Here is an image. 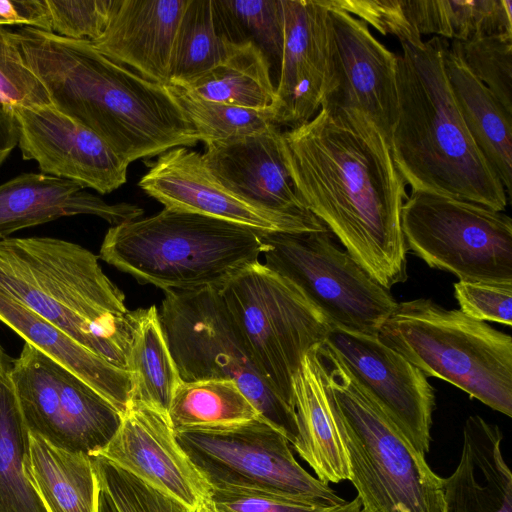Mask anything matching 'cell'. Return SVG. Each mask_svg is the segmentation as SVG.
<instances>
[{
	"label": "cell",
	"instance_id": "6da1fadb",
	"mask_svg": "<svg viewBox=\"0 0 512 512\" xmlns=\"http://www.w3.org/2000/svg\"><path fill=\"white\" fill-rule=\"evenodd\" d=\"M282 150L305 208L382 287L404 283L407 184L374 122L358 110L324 104L308 122L282 132Z\"/></svg>",
	"mask_w": 512,
	"mask_h": 512
},
{
	"label": "cell",
	"instance_id": "7a4b0ae2",
	"mask_svg": "<svg viewBox=\"0 0 512 512\" xmlns=\"http://www.w3.org/2000/svg\"><path fill=\"white\" fill-rule=\"evenodd\" d=\"M26 67L51 104L97 134L128 165L201 141L166 85L142 78L91 42L13 29Z\"/></svg>",
	"mask_w": 512,
	"mask_h": 512
},
{
	"label": "cell",
	"instance_id": "3957f363",
	"mask_svg": "<svg viewBox=\"0 0 512 512\" xmlns=\"http://www.w3.org/2000/svg\"><path fill=\"white\" fill-rule=\"evenodd\" d=\"M447 39L401 43L397 54L398 112L389 144L411 191H423L504 212L508 196L472 139L444 66Z\"/></svg>",
	"mask_w": 512,
	"mask_h": 512
},
{
	"label": "cell",
	"instance_id": "277c9868",
	"mask_svg": "<svg viewBox=\"0 0 512 512\" xmlns=\"http://www.w3.org/2000/svg\"><path fill=\"white\" fill-rule=\"evenodd\" d=\"M0 292L127 371L143 309L127 308L90 250L54 237L0 240Z\"/></svg>",
	"mask_w": 512,
	"mask_h": 512
},
{
	"label": "cell",
	"instance_id": "5b68a950",
	"mask_svg": "<svg viewBox=\"0 0 512 512\" xmlns=\"http://www.w3.org/2000/svg\"><path fill=\"white\" fill-rule=\"evenodd\" d=\"M262 233L225 220L164 208L111 226L99 257L166 292L221 288L260 261Z\"/></svg>",
	"mask_w": 512,
	"mask_h": 512
},
{
	"label": "cell",
	"instance_id": "8992f818",
	"mask_svg": "<svg viewBox=\"0 0 512 512\" xmlns=\"http://www.w3.org/2000/svg\"><path fill=\"white\" fill-rule=\"evenodd\" d=\"M349 481L365 512H443V478L359 385L338 357L318 346Z\"/></svg>",
	"mask_w": 512,
	"mask_h": 512
},
{
	"label": "cell",
	"instance_id": "52a82bcc",
	"mask_svg": "<svg viewBox=\"0 0 512 512\" xmlns=\"http://www.w3.org/2000/svg\"><path fill=\"white\" fill-rule=\"evenodd\" d=\"M379 339L426 377L451 383L512 416V338L459 309L428 298L396 304Z\"/></svg>",
	"mask_w": 512,
	"mask_h": 512
},
{
	"label": "cell",
	"instance_id": "ba28073f",
	"mask_svg": "<svg viewBox=\"0 0 512 512\" xmlns=\"http://www.w3.org/2000/svg\"><path fill=\"white\" fill-rule=\"evenodd\" d=\"M158 314L181 381H234L261 417L295 443V409L258 369L219 288L166 292Z\"/></svg>",
	"mask_w": 512,
	"mask_h": 512
},
{
	"label": "cell",
	"instance_id": "9c48e42d",
	"mask_svg": "<svg viewBox=\"0 0 512 512\" xmlns=\"http://www.w3.org/2000/svg\"><path fill=\"white\" fill-rule=\"evenodd\" d=\"M219 291L258 369L294 408L293 377L334 325L294 283L261 261Z\"/></svg>",
	"mask_w": 512,
	"mask_h": 512
},
{
	"label": "cell",
	"instance_id": "30bf717a",
	"mask_svg": "<svg viewBox=\"0 0 512 512\" xmlns=\"http://www.w3.org/2000/svg\"><path fill=\"white\" fill-rule=\"evenodd\" d=\"M175 435L211 488L259 491L324 509L347 502L307 472L285 436L262 418Z\"/></svg>",
	"mask_w": 512,
	"mask_h": 512
},
{
	"label": "cell",
	"instance_id": "8fae6325",
	"mask_svg": "<svg viewBox=\"0 0 512 512\" xmlns=\"http://www.w3.org/2000/svg\"><path fill=\"white\" fill-rule=\"evenodd\" d=\"M407 251L459 281L512 283V221L504 212L411 191L401 211Z\"/></svg>",
	"mask_w": 512,
	"mask_h": 512
},
{
	"label": "cell",
	"instance_id": "7c38bea8",
	"mask_svg": "<svg viewBox=\"0 0 512 512\" xmlns=\"http://www.w3.org/2000/svg\"><path fill=\"white\" fill-rule=\"evenodd\" d=\"M264 264L294 283L336 327L377 336L397 302L332 233H262Z\"/></svg>",
	"mask_w": 512,
	"mask_h": 512
},
{
	"label": "cell",
	"instance_id": "4fadbf2b",
	"mask_svg": "<svg viewBox=\"0 0 512 512\" xmlns=\"http://www.w3.org/2000/svg\"><path fill=\"white\" fill-rule=\"evenodd\" d=\"M10 378L28 431L58 447L94 456L121 424L105 398L27 342Z\"/></svg>",
	"mask_w": 512,
	"mask_h": 512
},
{
	"label": "cell",
	"instance_id": "5bb4252c",
	"mask_svg": "<svg viewBox=\"0 0 512 512\" xmlns=\"http://www.w3.org/2000/svg\"><path fill=\"white\" fill-rule=\"evenodd\" d=\"M324 344L425 457L430 449L435 394L423 372L378 335L333 326Z\"/></svg>",
	"mask_w": 512,
	"mask_h": 512
},
{
	"label": "cell",
	"instance_id": "9a60e30c",
	"mask_svg": "<svg viewBox=\"0 0 512 512\" xmlns=\"http://www.w3.org/2000/svg\"><path fill=\"white\" fill-rule=\"evenodd\" d=\"M284 44L270 110L273 123L296 128L312 119L336 87L333 29L321 0H281Z\"/></svg>",
	"mask_w": 512,
	"mask_h": 512
},
{
	"label": "cell",
	"instance_id": "2e32d148",
	"mask_svg": "<svg viewBox=\"0 0 512 512\" xmlns=\"http://www.w3.org/2000/svg\"><path fill=\"white\" fill-rule=\"evenodd\" d=\"M138 185L164 208L201 214L263 233H305L327 230L320 220L279 214L236 195L207 168L202 154L175 147L155 161Z\"/></svg>",
	"mask_w": 512,
	"mask_h": 512
},
{
	"label": "cell",
	"instance_id": "e0dca14e",
	"mask_svg": "<svg viewBox=\"0 0 512 512\" xmlns=\"http://www.w3.org/2000/svg\"><path fill=\"white\" fill-rule=\"evenodd\" d=\"M18 147L41 173L109 194L127 181L128 164L97 134L53 105L12 107Z\"/></svg>",
	"mask_w": 512,
	"mask_h": 512
},
{
	"label": "cell",
	"instance_id": "ac0fdd59",
	"mask_svg": "<svg viewBox=\"0 0 512 512\" xmlns=\"http://www.w3.org/2000/svg\"><path fill=\"white\" fill-rule=\"evenodd\" d=\"M102 457L182 503L189 510L211 497V486L176 439L168 416L130 401Z\"/></svg>",
	"mask_w": 512,
	"mask_h": 512
},
{
	"label": "cell",
	"instance_id": "d6986e66",
	"mask_svg": "<svg viewBox=\"0 0 512 512\" xmlns=\"http://www.w3.org/2000/svg\"><path fill=\"white\" fill-rule=\"evenodd\" d=\"M326 8L333 29L336 87L322 105L362 112L389 142L398 112L397 54L378 41L364 21Z\"/></svg>",
	"mask_w": 512,
	"mask_h": 512
},
{
	"label": "cell",
	"instance_id": "ffe728a7",
	"mask_svg": "<svg viewBox=\"0 0 512 512\" xmlns=\"http://www.w3.org/2000/svg\"><path fill=\"white\" fill-rule=\"evenodd\" d=\"M203 160L230 191L266 210L319 220L296 194L282 150V131L265 132L205 143Z\"/></svg>",
	"mask_w": 512,
	"mask_h": 512
},
{
	"label": "cell",
	"instance_id": "44dd1931",
	"mask_svg": "<svg viewBox=\"0 0 512 512\" xmlns=\"http://www.w3.org/2000/svg\"><path fill=\"white\" fill-rule=\"evenodd\" d=\"M188 0H114L104 33L92 44L142 78L168 85L177 28Z\"/></svg>",
	"mask_w": 512,
	"mask_h": 512
},
{
	"label": "cell",
	"instance_id": "7402d4cb",
	"mask_svg": "<svg viewBox=\"0 0 512 512\" xmlns=\"http://www.w3.org/2000/svg\"><path fill=\"white\" fill-rule=\"evenodd\" d=\"M143 209L109 204L81 185L43 173H22L0 184V240L62 217L92 215L112 226L138 219Z\"/></svg>",
	"mask_w": 512,
	"mask_h": 512
},
{
	"label": "cell",
	"instance_id": "603a6c76",
	"mask_svg": "<svg viewBox=\"0 0 512 512\" xmlns=\"http://www.w3.org/2000/svg\"><path fill=\"white\" fill-rule=\"evenodd\" d=\"M502 440L498 425L479 415L466 419L460 460L443 478V512H512V473Z\"/></svg>",
	"mask_w": 512,
	"mask_h": 512
},
{
	"label": "cell",
	"instance_id": "cb8c5ba5",
	"mask_svg": "<svg viewBox=\"0 0 512 512\" xmlns=\"http://www.w3.org/2000/svg\"><path fill=\"white\" fill-rule=\"evenodd\" d=\"M319 345L304 356L293 377L298 436L292 446L317 479L339 483L349 479V467L335 425Z\"/></svg>",
	"mask_w": 512,
	"mask_h": 512
},
{
	"label": "cell",
	"instance_id": "d4e9b609",
	"mask_svg": "<svg viewBox=\"0 0 512 512\" xmlns=\"http://www.w3.org/2000/svg\"><path fill=\"white\" fill-rule=\"evenodd\" d=\"M0 322L84 381L123 414L130 402L128 371L93 353L20 302L0 292Z\"/></svg>",
	"mask_w": 512,
	"mask_h": 512
},
{
	"label": "cell",
	"instance_id": "484cf974",
	"mask_svg": "<svg viewBox=\"0 0 512 512\" xmlns=\"http://www.w3.org/2000/svg\"><path fill=\"white\" fill-rule=\"evenodd\" d=\"M446 76L460 115L478 149L502 182L512 185V114L454 55L444 52Z\"/></svg>",
	"mask_w": 512,
	"mask_h": 512
},
{
	"label": "cell",
	"instance_id": "4316f807",
	"mask_svg": "<svg viewBox=\"0 0 512 512\" xmlns=\"http://www.w3.org/2000/svg\"><path fill=\"white\" fill-rule=\"evenodd\" d=\"M25 468L47 512H98L101 486L90 455L28 431Z\"/></svg>",
	"mask_w": 512,
	"mask_h": 512
},
{
	"label": "cell",
	"instance_id": "83f0119b",
	"mask_svg": "<svg viewBox=\"0 0 512 512\" xmlns=\"http://www.w3.org/2000/svg\"><path fill=\"white\" fill-rule=\"evenodd\" d=\"M178 86L209 101L258 111L270 112L275 100L271 66L251 41L234 43L221 63Z\"/></svg>",
	"mask_w": 512,
	"mask_h": 512
},
{
	"label": "cell",
	"instance_id": "f1b7e54d",
	"mask_svg": "<svg viewBox=\"0 0 512 512\" xmlns=\"http://www.w3.org/2000/svg\"><path fill=\"white\" fill-rule=\"evenodd\" d=\"M11 362L0 358V512H47L25 468L28 429L10 378Z\"/></svg>",
	"mask_w": 512,
	"mask_h": 512
},
{
	"label": "cell",
	"instance_id": "f546056e",
	"mask_svg": "<svg viewBox=\"0 0 512 512\" xmlns=\"http://www.w3.org/2000/svg\"><path fill=\"white\" fill-rule=\"evenodd\" d=\"M412 25L422 35L471 41L512 35L511 0H408Z\"/></svg>",
	"mask_w": 512,
	"mask_h": 512
},
{
	"label": "cell",
	"instance_id": "4dcf8cb0",
	"mask_svg": "<svg viewBox=\"0 0 512 512\" xmlns=\"http://www.w3.org/2000/svg\"><path fill=\"white\" fill-rule=\"evenodd\" d=\"M130 401L140 402L168 416L181 379L163 332L158 308L143 309L129 352Z\"/></svg>",
	"mask_w": 512,
	"mask_h": 512
},
{
	"label": "cell",
	"instance_id": "1f68e13d",
	"mask_svg": "<svg viewBox=\"0 0 512 512\" xmlns=\"http://www.w3.org/2000/svg\"><path fill=\"white\" fill-rule=\"evenodd\" d=\"M259 418L260 413L238 385L225 379L181 381L168 410L174 432L222 428Z\"/></svg>",
	"mask_w": 512,
	"mask_h": 512
},
{
	"label": "cell",
	"instance_id": "d6a6232c",
	"mask_svg": "<svg viewBox=\"0 0 512 512\" xmlns=\"http://www.w3.org/2000/svg\"><path fill=\"white\" fill-rule=\"evenodd\" d=\"M234 43L224 32L215 0H188L175 36L169 84L181 85L212 69Z\"/></svg>",
	"mask_w": 512,
	"mask_h": 512
},
{
	"label": "cell",
	"instance_id": "836d02e7",
	"mask_svg": "<svg viewBox=\"0 0 512 512\" xmlns=\"http://www.w3.org/2000/svg\"><path fill=\"white\" fill-rule=\"evenodd\" d=\"M224 32L235 43L251 41L280 68L284 44L281 0H215Z\"/></svg>",
	"mask_w": 512,
	"mask_h": 512
},
{
	"label": "cell",
	"instance_id": "e575fe53",
	"mask_svg": "<svg viewBox=\"0 0 512 512\" xmlns=\"http://www.w3.org/2000/svg\"><path fill=\"white\" fill-rule=\"evenodd\" d=\"M205 143L265 132L275 124L269 111L203 99L181 86L166 85Z\"/></svg>",
	"mask_w": 512,
	"mask_h": 512
},
{
	"label": "cell",
	"instance_id": "d590c367",
	"mask_svg": "<svg viewBox=\"0 0 512 512\" xmlns=\"http://www.w3.org/2000/svg\"><path fill=\"white\" fill-rule=\"evenodd\" d=\"M449 49L512 114V35L452 41Z\"/></svg>",
	"mask_w": 512,
	"mask_h": 512
},
{
	"label": "cell",
	"instance_id": "8d00e7d4",
	"mask_svg": "<svg viewBox=\"0 0 512 512\" xmlns=\"http://www.w3.org/2000/svg\"><path fill=\"white\" fill-rule=\"evenodd\" d=\"M92 457V456H91ZM101 488L117 512H189L174 498L102 457H92Z\"/></svg>",
	"mask_w": 512,
	"mask_h": 512
},
{
	"label": "cell",
	"instance_id": "74e56055",
	"mask_svg": "<svg viewBox=\"0 0 512 512\" xmlns=\"http://www.w3.org/2000/svg\"><path fill=\"white\" fill-rule=\"evenodd\" d=\"M0 105L11 108H36L52 105L41 81L26 67L13 29L1 25Z\"/></svg>",
	"mask_w": 512,
	"mask_h": 512
},
{
	"label": "cell",
	"instance_id": "f35d334b",
	"mask_svg": "<svg viewBox=\"0 0 512 512\" xmlns=\"http://www.w3.org/2000/svg\"><path fill=\"white\" fill-rule=\"evenodd\" d=\"M114 0H46L51 33L93 42L105 31Z\"/></svg>",
	"mask_w": 512,
	"mask_h": 512
},
{
	"label": "cell",
	"instance_id": "ab89813d",
	"mask_svg": "<svg viewBox=\"0 0 512 512\" xmlns=\"http://www.w3.org/2000/svg\"><path fill=\"white\" fill-rule=\"evenodd\" d=\"M454 295L459 310L467 316L512 325V283L458 280Z\"/></svg>",
	"mask_w": 512,
	"mask_h": 512
},
{
	"label": "cell",
	"instance_id": "60d3db41",
	"mask_svg": "<svg viewBox=\"0 0 512 512\" xmlns=\"http://www.w3.org/2000/svg\"><path fill=\"white\" fill-rule=\"evenodd\" d=\"M210 498L220 512H322L327 510L278 495L251 490L212 488Z\"/></svg>",
	"mask_w": 512,
	"mask_h": 512
},
{
	"label": "cell",
	"instance_id": "b9f144b4",
	"mask_svg": "<svg viewBox=\"0 0 512 512\" xmlns=\"http://www.w3.org/2000/svg\"><path fill=\"white\" fill-rule=\"evenodd\" d=\"M18 146V127L11 107L0 105V167Z\"/></svg>",
	"mask_w": 512,
	"mask_h": 512
},
{
	"label": "cell",
	"instance_id": "7bdbcfd3",
	"mask_svg": "<svg viewBox=\"0 0 512 512\" xmlns=\"http://www.w3.org/2000/svg\"><path fill=\"white\" fill-rule=\"evenodd\" d=\"M322 512H362V505L358 497L347 501L344 505L327 509Z\"/></svg>",
	"mask_w": 512,
	"mask_h": 512
},
{
	"label": "cell",
	"instance_id": "ee69618b",
	"mask_svg": "<svg viewBox=\"0 0 512 512\" xmlns=\"http://www.w3.org/2000/svg\"><path fill=\"white\" fill-rule=\"evenodd\" d=\"M98 512H117L109 496L102 488L99 495Z\"/></svg>",
	"mask_w": 512,
	"mask_h": 512
},
{
	"label": "cell",
	"instance_id": "f6af8a7d",
	"mask_svg": "<svg viewBox=\"0 0 512 512\" xmlns=\"http://www.w3.org/2000/svg\"><path fill=\"white\" fill-rule=\"evenodd\" d=\"M189 512H220L215 504L212 502L211 498L208 500H204L199 503L195 508L189 510Z\"/></svg>",
	"mask_w": 512,
	"mask_h": 512
},
{
	"label": "cell",
	"instance_id": "bcb514c9",
	"mask_svg": "<svg viewBox=\"0 0 512 512\" xmlns=\"http://www.w3.org/2000/svg\"><path fill=\"white\" fill-rule=\"evenodd\" d=\"M0 25L1 26H9L8 23L6 21H4L1 17H0Z\"/></svg>",
	"mask_w": 512,
	"mask_h": 512
},
{
	"label": "cell",
	"instance_id": "7dc6e473",
	"mask_svg": "<svg viewBox=\"0 0 512 512\" xmlns=\"http://www.w3.org/2000/svg\"><path fill=\"white\" fill-rule=\"evenodd\" d=\"M4 351L2 350L1 346H0V358L1 356L3 355Z\"/></svg>",
	"mask_w": 512,
	"mask_h": 512
},
{
	"label": "cell",
	"instance_id": "c3c4849f",
	"mask_svg": "<svg viewBox=\"0 0 512 512\" xmlns=\"http://www.w3.org/2000/svg\"><path fill=\"white\" fill-rule=\"evenodd\" d=\"M362 512H365V511L362 510Z\"/></svg>",
	"mask_w": 512,
	"mask_h": 512
}]
</instances>
